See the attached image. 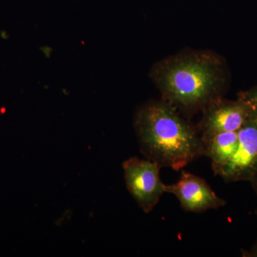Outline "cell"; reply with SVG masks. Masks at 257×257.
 <instances>
[{"instance_id":"cell-7","label":"cell","mask_w":257,"mask_h":257,"mask_svg":"<svg viewBox=\"0 0 257 257\" xmlns=\"http://www.w3.org/2000/svg\"><path fill=\"white\" fill-rule=\"evenodd\" d=\"M202 155L209 157L214 173L219 172L233 156L238 145V132L216 134L202 140Z\"/></svg>"},{"instance_id":"cell-8","label":"cell","mask_w":257,"mask_h":257,"mask_svg":"<svg viewBox=\"0 0 257 257\" xmlns=\"http://www.w3.org/2000/svg\"><path fill=\"white\" fill-rule=\"evenodd\" d=\"M239 99L248 106L251 117L257 119V86L248 92L241 94Z\"/></svg>"},{"instance_id":"cell-9","label":"cell","mask_w":257,"mask_h":257,"mask_svg":"<svg viewBox=\"0 0 257 257\" xmlns=\"http://www.w3.org/2000/svg\"><path fill=\"white\" fill-rule=\"evenodd\" d=\"M252 179H254L255 180V186H256V191H257V172L255 174V175L252 177Z\"/></svg>"},{"instance_id":"cell-3","label":"cell","mask_w":257,"mask_h":257,"mask_svg":"<svg viewBox=\"0 0 257 257\" xmlns=\"http://www.w3.org/2000/svg\"><path fill=\"white\" fill-rule=\"evenodd\" d=\"M122 167L128 192L145 213L151 212L166 192L160 165L150 160L133 157L125 161Z\"/></svg>"},{"instance_id":"cell-6","label":"cell","mask_w":257,"mask_h":257,"mask_svg":"<svg viewBox=\"0 0 257 257\" xmlns=\"http://www.w3.org/2000/svg\"><path fill=\"white\" fill-rule=\"evenodd\" d=\"M251 119L248 106L241 99L214 101L207 108L201 122V140H207L216 134L238 132Z\"/></svg>"},{"instance_id":"cell-2","label":"cell","mask_w":257,"mask_h":257,"mask_svg":"<svg viewBox=\"0 0 257 257\" xmlns=\"http://www.w3.org/2000/svg\"><path fill=\"white\" fill-rule=\"evenodd\" d=\"M155 80L171 102L186 107L210 102L224 82L222 65L207 54L175 57L155 70Z\"/></svg>"},{"instance_id":"cell-4","label":"cell","mask_w":257,"mask_h":257,"mask_svg":"<svg viewBox=\"0 0 257 257\" xmlns=\"http://www.w3.org/2000/svg\"><path fill=\"white\" fill-rule=\"evenodd\" d=\"M257 172V119L248 120L238 131V145L229 162L216 175L227 182L252 179Z\"/></svg>"},{"instance_id":"cell-5","label":"cell","mask_w":257,"mask_h":257,"mask_svg":"<svg viewBox=\"0 0 257 257\" xmlns=\"http://www.w3.org/2000/svg\"><path fill=\"white\" fill-rule=\"evenodd\" d=\"M166 192L174 194L183 209L189 212L219 209L226 204L204 179L185 171L177 183L166 185Z\"/></svg>"},{"instance_id":"cell-1","label":"cell","mask_w":257,"mask_h":257,"mask_svg":"<svg viewBox=\"0 0 257 257\" xmlns=\"http://www.w3.org/2000/svg\"><path fill=\"white\" fill-rule=\"evenodd\" d=\"M135 125L142 153L160 167L179 170L202 155V140L169 104H145Z\"/></svg>"}]
</instances>
